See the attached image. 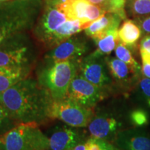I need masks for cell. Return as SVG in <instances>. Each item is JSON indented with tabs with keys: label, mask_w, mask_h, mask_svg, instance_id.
Instances as JSON below:
<instances>
[{
	"label": "cell",
	"mask_w": 150,
	"mask_h": 150,
	"mask_svg": "<svg viewBox=\"0 0 150 150\" xmlns=\"http://www.w3.org/2000/svg\"><path fill=\"white\" fill-rule=\"evenodd\" d=\"M52 99L37 80L27 78L0 95V103L18 124L40 125L50 118L48 110Z\"/></svg>",
	"instance_id": "cell-1"
},
{
	"label": "cell",
	"mask_w": 150,
	"mask_h": 150,
	"mask_svg": "<svg viewBox=\"0 0 150 150\" xmlns=\"http://www.w3.org/2000/svg\"><path fill=\"white\" fill-rule=\"evenodd\" d=\"M42 0H11L0 7V45L33 29L42 8Z\"/></svg>",
	"instance_id": "cell-2"
},
{
	"label": "cell",
	"mask_w": 150,
	"mask_h": 150,
	"mask_svg": "<svg viewBox=\"0 0 150 150\" xmlns=\"http://www.w3.org/2000/svg\"><path fill=\"white\" fill-rule=\"evenodd\" d=\"M80 61L45 62L40 67L37 81L48 91L52 100H61L66 97L71 81L78 73Z\"/></svg>",
	"instance_id": "cell-3"
},
{
	"label": "cell",
	"mask_w": 150,
	"mask_h": 150,
	"mask_svg": "<svg viewBox=\"0 0 150 150\" xmlns=\"http://www.w3.org/2000/svg\"><path fill=\"white\" fill-rule=\"evenodd\" d=\"M0 150H49V139L37 124H18L0 136Z\"/></svg>",
	"instance_id": "cell-4"
},
{
	"label": "cell",
	"mask_w": 150,
	"mask_h": 150,
	"mask_svg": "<svg viewBox=\"0 0 150 150\" xmlns=\"http://www.w3.org/2000/svg\"><path fill=\"white\" fill-rule=\"evenodd\" d=\"M127 124H129L128 114L125 115L112 109L99 110L95 112L87 126L88 136L113 143L117 134L127 129Z\"/></svg>",
	"instance_id": "cell-5"
},
{
	"label": "cell",
	"mask_w": 150,
	"mask_h": 150,
	"mask_svg": "<svg viewBox=\"0 0 150 150\" xmlns=\"http://www.w3.org/2000/svg\"><path fill=\"white\" fill-rule=\"evenodd\" d=\"M34 53L27 33L16 35L0 45V67H31Z\"/></svg>",
	"instance_id": "cell-6"
},
{
	"label": "cell",
	"mask_w": 150,
	"mask_h": 150,
	"mask_svg": "<svg viewBox=\"0 0 150 150\" xmlns=\"http://www.w3.org/2000/svg\"><path fill=\"white\" fill-rule=\"evenodd\" d=\"M93 108L84 107L70 99L52 100L48 110L50 119L59 120L75 128L87 127L93 117Z\"/></svg>",
	"instance_id": "cell-7"
},
{
	"label": "cell",
	"mask_w": 150,
	"mask_h": 150,
	"mask_svg": "<svg viewBox=\"0 0 150 150\" xmlns=\"http://www.w3.org/2000/svg\"><path fill=\"white\" fill-rule=\"evenodd\" d=\"M78 74L103 88L110 89L113 83L106 61V56L97 50L81 59Z\"/></svg>",
	"instance_id": "cell-8"
},
{
	"label": "cell",
	"mask_w": 150,
	"mask_h": 150,
	"mask_svg": "<svg viewBox=\"0 0 150 150\" xmlns=\"http://www.w3.org/2000/svg\"><path fill=\"white\" fill-rule=\"evenodd\" d=\"M108 91L91 83L77 73L71 81L65 98L93 109L107 97Z\"/></svg>",
	"instance_id": "cell-9"
},
{
	"label": "cell",
	"mask_w": 150,
	"mask_h": 150,
	"mask_svg": "<svg viewBox=\"0 0 150 150\" xmlns=\"http://www.w3.org/2000/svg\"><path fill=\"white\" fill-rule=\"evenodd\" d=\"M66 20V16L58 7L57 0H43L42 11L33 27V35L45 45L52 33Z\"/></svg>",
	"instance_id": "cell-10"
},
{
	"label": "cell",
	"mask_w": 150,
	"mask_h": 150,
	"mask_svg": "<svg viewBox=\"0 0 150 150\" xmlns=\"http://www.w3.org/2000/svg\"><path fill=\"white\" fill-rule=\"evenodd\" d=\"M58 7L68 20H79L90 24L106 13L88 0H57Z\"/></svg>",
	"instance_id": "cell-11"
},
{
	"label": "cell",
	"mask_w": 150,
	"mask_h": 150,
	"mask_svg": "<svg viewBox=\"0 0 150 150\" xmlns=\"http://www.w3.org/2000/svg\"><path fill=\"white\" fill-rule=\"evenodd\" d=\"M88 50V45L85 38L74 35L50 50L45 56V62L81 60Z\"/></svg>",
	"instance_id": "cell-12"
},
{
	"label": "cell",
	"mask_w": 150,
	"mask_h": 150,
	"mask_svg": "<svg viewBox=\"0 0 150 150\" xmlns=\"http://www.w3.org/2000/svg\"><path fill=\"white\" fill-rule=\"evenodd\" d=\"M106 61L112 81L125 92L134 90L142 74L141 70H135L116 57L106 56Z\"/></svg>",
	"instance_id": "cell-13"
},
{
	"label": "cell",
	"mask_w": 150,
	"mask_h": 150,
	"mask_svg": "<svg viewBox=\"0 0 150 150\" xmlns=\"http://www.w3.org/2000/svg\"><path fill=\"white\" fill-rule=\"evenodd\" d=\"M113 144L120 150H150V131L128 127L117 134Z\"/></svg>",
	"instance_id": "cell-14"
},
{
	"label": "cell",
	"mask_w": 150,
	"mask_h": 150,
	"mask_svg": "<svg viewBox=\"0 0 150 150\" xmlns=\"http://www.w3.org/2000/svg\"><path fill=\"white\" fill-rule=\"evenodd\" d=\"M79 129L67 125L56 128L48 136L49 150H72L88 137Z\"/></svg>",
	"instance_id": "cell-15"
},
{
	"label": "cell",
	"mask_w": 150,
	"mask_h": 150,
	"mask_svg": "<svg viewBox=\"0 0 150 150\" xmlns=\"http://www.w3.org/2000/svg\"><path fill=\"white\" fill-rule=\"evenodd\" d=\"M122 20H124L118 14L106 13L84 30L85 34L93 40L99 38L108 31L118 29Z\"/></svg>",
	"instance_id": "cell-16"
},
{
	"label": "cell",
	"mask_w": 150,
	"mask_h": 150,
	"mask_svg": "<svg viewBox=\"0 0 150 150\" xmlns=\"http://www.w3.org/2000/svg\"><path fill=\"white\" fill-rule=\"evenodd\" d=\"M88 27V25L79 20H67L52 33L45 46L49 50H52Z\"/></svg>",
	"instance_id": "cell-17"
},
{
	"label": "cell",
	"mask_w": 150,
	"mask_h": 150,
	"mask_svg": "<svg viewBox=\"0 0 150 150\" xmlns=\"http://www.w3.org/2000/svg\"><path fill=\"white\" fill-rule=\"evenodd\" d=\"M30 71L31 67H0V95L28 78Z\"/></svg>",
	"instance_id": "cell-18"
},
{
	"label": "cell",
	"mask_w": 150,
	"mask_h": 150,
	"mask_svg": "<svg viewBox=\"0 0 150 150\" xmlns=\"http://www.w3.org/2000/svg\"><path fill=\"white\" fill-rule=\"evenodd\" d=\"M142 35L140 27L134 21L125 20L118 29L120 42L130 49H135Z\"/></svg>",
	"instance_id": "cell-19"
},
{
	"label": "cell",
	"mask_w": 150,
	"mask_h": 150,
	"mask_svg": "<svg viewBox=\"0 0 150 150\" xmlns=\"http://www.w3.org/2000/svg\"><path fill=\"white\" fill-rule=\"evenodd\" d=\"M118 29H112L105 33L102 37L94 40L97 46V51L103 55L107 56H109L113 50H115L119 42Z\"/></svg>",
	"instance_id": "cell-20"
},
{
	"label": "cell",
	"mask_w": 150,
	"mask_h": 150,
	"mask_svg": "<svg viewBox=\"0 0 150 150\" xmlns=\"http://www.w3.org/2000/svg\"><path fill=\"white\" fill-rule=\"evenodd\" d=\"M136 100L141 107L150 110V79L141 74L134 88Z\"/></svg>",
	"instance_id": "cell-21"
},
{
	"label": "cell",
	"mask_w": 150,
	"mask_h": 150,
	"mask_svg": "<svg viewBox=\"0 0 150 150\" xmlns=\"http://www.w3.org/2000/svg\"><path fill=\"white\" fill-rule=\"evenodd\" d=\"M90 2L99 7L105 13H112L118 14L122 18L126 19L125 6L126 0H88Z\"/></svg>",
	"instance_id": "cell-22"
},
{
	"label": "cell",
	"mask_w": 150,
	"mask_h": 150,
	"mask_svg": "<svg viewBox=\"0 0 150 150\" xmlns=\"http://www.w3.org/2000/svg\"><path fill=\"white\" fill-rule=\"evenodd\" d=\"M128 119L133 127L144 128L149 123V111L141 106L134 108L129 112Z\"/></svg>",
	"instance_id": "cell-23"
},
{
	"label": "cell",
	"mask_w": 150,
	"mask_h": 150,
	"mask_svg": "<svg viewBox=\"0 0 150 150\" xmlns=\"http://www.w3.org/2000/svg\"><path fill=\"white\" fill-rule=\"evenodd\" d=\"M115 54L117 59L133 67L135 70H141V67L135 59L131 50L123 43L120 42V40L115 49Z\"/></svg>",
	"instance_id": "cell-24"
},
{
	"label": "cell",
	"mask_w": 150,
	"mask_h": 150,
	"mask_svg": "<svg viewBox=\"0 0 150 150\" xmlns=\"http://www.w3.org/2000/svg\"><path fill=\"white\" fill-rule=\"evenodd\" d=\"M129 12L136 18L150 15V0H126Z\"/></svg>",
	"instance_id": "cell-25"
},
{
	"label": "cell",
	"mask_w": 150,
	"mask_h": 150,
	"mask_svg": "<svg viewBox=\"0 0 150 150\" xmlns=\"http://www.w3.org/2000/svg\"><path fill=\"white\" fill-rule=\"evenodd\" d=\"M84 150H120L113 143L88 136L82 141Z\"/></svg>",
	"instance_id": "cell-26"
},
{
	"label": "cell",
	"mask_w": 150,
	"mask_h": 150,
	"mask_svg": "<svg viewBox=\"0 0 150 150\" xmlns=\"http://www.w3.org/2000/svg\"><path fill=\"white\" fill-rule=\"evenodd\" d=\"M18 125L0 103V136Z\"/></svg>",
	"instance_id": "cell-27"
},
{
	"label": "cell",
	"mask_w": 150,
	"mask_h": 150,
	"mask_svg": "<svg viewBox=\"0 0 150 150\" xmlns=\"http://www.w3.org/2000/svg\"><path fill=\"white\" fill-rule=\"evenodd\" d=\"M134 22L140 27L142 32L146 35H150V15L141 18H136Z\"/></svg>",
	"instance_id": "cell-28"
},
{
	"label": "cell",
	"mask_w": 150,
	"mask_h": 150,
	"mask_svg": "<svg viewBox=\"0 0 150 150\" xmlns=\"http://www.w3.org/2000/svg\"><path fill=\"white\" fill-rule=\"evenodd\" d=\"M140 54L142 61V75L146 78L150 79V58L142 52H140Z\"/></svg>",
	"instance_id": "cell-29"
},
{
	"label": "cell",
	"mask_w": 150,
	"mask_h": 150,
	"mask_svg": "<svg viewBox=\"0 0 150 150\" xmlns=\"http://www.w3.org/2000/svg\"><path fill=\"white\" fill-rule=\"evenodd\" d=\"M140 52H142L150 58V35H146L140 40Z\"/></svg>",
	"instance_id": "cell-30"
},
{
	"label": "cell",
	"mask_w": 150,
	"mask_h": 150,
	"mask_svg": "<svg viewBox=\"0 0 150 150\" xmlns=\"http://www.w3.org/2000/svg\"><path fill=\"white\" fill-rule=\"evenodd\" d=\"M11 1V0H0V3H4V2H7V1Z\"/></svg>",
	"instance_id": "cell-31"
},
{
	"label": "cell",
	"mask_w": 150,
	"mask_h": 150,
	"mask_svg": "<svg viewBox=\"0 0 150 150\" xmlns=\"http://www.w3.org/2000/svg\"><path fill=\"white\" fill-rule=\"evenodd\" d=\"M2 4H3V3H0V7L1 6V5H2Z\"/></svg>",
	"instance_id": "cell-32"
}]
</instances>
